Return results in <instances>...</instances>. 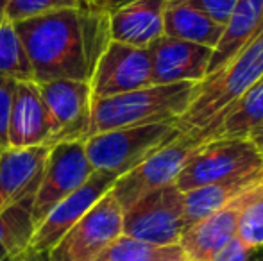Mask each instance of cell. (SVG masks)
Returning <instances> with one entry per match:
<instances>
[{
	"label": "cell",
	"mask_w": 263,
	"mask_h": 261,
	"mask_svg": "<svg viewBox=\"0 0 263 261\" xmlns=\"http://www.w3.org/2000/svg\"><path fill=\"white\" fill-rule=\"evenodd\" d=\"M13 25L38 84L59 79L90 83L99 57L111 42L106 14L79 7L52 11Z\"/></svg>",
	"instance_id": "1"
},
{
	"label": "cell",
	"mask_w": 263,
	"mask_h": 261,
	"mask_svg": "<svg viewBox=\"0 0 263 261\" xmlns=\"http://www.w3.org/2000/svg\"><path fill=\"white\" fill-rule=\"evenodd\" d=\"M263 77V27L261 31L228 61L220 70L210 73L202 83L194 102L177 127L186 134L202 138L222 115Z\"/></svg>",
	"instance_id": "2"
},
{
	"label": "cell",
	"mask_w": 263,
	"mask_h": 261,
	"mask_svg": "<svg viewBox=\"0 0 263 261\" xmlns=\"http://www.w3.org/2000/svg\"><path fill=\"white\" fill-rule=\"evenodd\" d=\"M199 90V83L151 84L117 97L91 101L88 138L99 132L176 122L186 113Z\"/></svg>",
	"instance_id": "3"
},
{
	"label": "cell",
	"mask_w": 263,
	"mask_h": 261,
	"mask_svg": "<svg viewBox=\"0 0 263 261\" xmlns=\"http://www.w3.org/2000/svg\"><path fill=\"white\" fill-rule=\"evenodd\" d=\"M181 134L183 131L176 122H158L99 132L90 136L84 147L93 170L118 179Z\"/></svg>",
	"instance_id": "4"
},
{
	"label": "cell",
	"mask_w": 263,
	"mask_h": 261,
	"mask_svg": "<svg viewBox=\"0 0 263 261\" xmlns=\"http://www.w3.org/2000/svg\"><path fill=\"white\" fill-rule=\"evenodd\" d=\"M261 170L263 152L249 138L204 139V145L188 161L174 185L184 193Z\"/></svg>",
	"instance_id": "5"
},
{
	"label": "cell",
	"mask_w": 263,
	"mask_h": 261,
	"mask_svg": "<svg viewBox=\"0 0 263 261\" xmlns=\"http://www.w3.org/2000/svg\"><path fill=\"white\" fill-rule=\"evenodd\" d=\"M202 145H204L202 138L183 132L179 138L159 149L138 167L120 175L115 181L111 193L118 200L122 211L131 208L142 197L149 195L159 188L174 185L176 179L179 177L181 170L201 150Z\"/></svg>",
	"instance_id": "6"
},
{
	"label": "cell",
	"mask_w": 263,
	"mask_h": 261,
	"mask_svg": "<svg viewBox=\"0 0 263 261\" xmlns=\"http://www.w3.org/2000/svg\"><path fill=\"white\" fill-rule=\"evenodd\" d=\"M124 211L111 193L99 198L47 252L49 261H95L122 234Z\"/></svg>",
	"instance_id": "7"
},
{
	"label": "cell",
	"mask_w": 263,
	"mask_h": 261,
	"mask_svg": "<svg viewBox=\"0 0 263 261\" xmlns=\"http://www.w3.org/2000/svg\"><path fill=\"white\" fill-rule=\"evenodd\" d=\"M184 229V195L176 185L142 197L124 211L122 234L147 244L176 245Z\"/></svg>",
	"instance_id": "8"
},
{
	"label": "cell",
	"mask_w": 263,
	"mask_h": 261,
	"mask_svg": "<svg viewBox=\"0 0 263 261\" xmlns=\"http://www.w3.org/2000/svg\"><path fill=\"white\" fill-rule=\"evenodd\" d=\"M84 142H63L50 147L38 188L32 197V222L38 226L55 204L73 193L93 174Z\"/></svg>",
	"instance_id": "9"
},
{
	"label": "cell",
	"mask_w": 263,
	"mask_h": 261,
	"mask_svg": "<svg viewBox=\"0 0 263 261\" xmlns=\"http://www.w3.org/2000/svg\"><path fill=\"white\" fill-rule=\"evenodd\" d=\"M38 86L49 118V145L86 142L91 118L90 84L84 81L59 79Z\"/></svg>",
	"instance_id": "10"
},
{
	"label": "cell",
	"mask_w": 263,
	"mask_h": 261,
	"mask_svg": "<svg viewBox=\"0 0 263 261\" xmlns=\"http://www.w3.org/2000/svg\"><path fill=\"white\" fill-rule=\"evenodd\" d=\"M91 101L117 97L153 84L149 49L109 42L90 79Z\"/></svg>",
	"instance_id": "11"
},
{
	"label": "cell",
	"mask_w": 263,
	"mask_h": 261,
	"mask_svg": "<svg viewBox=\"0 0 263 261\" xmlns=\"http://www.w3.org/2000/svg\"><path fill=\"white\" fill-rule=\"evenodd\" d=\"M117 177L106 172H97L88 177L81 188L63 198L49 211V215L36 226L34 234L29 242L27 252L31 254H47L50 249L65 236V233L77 224V220L113 188Z\"/></svg>",
	"instance_id": "12"
},
{
	"label": "cell",
	"mask_w": 263,
	"mask_h": 261,
	"mask_svg": "<svg viewBox=\"0 0 263 261\" xmlns=\"http://www.w3.org/2000/svg\"><path fill=\"white\" fill-rule=\"evenodd\" d=\"M263 183L243 192L224 208L188 226L181 234L179 245L188 261H210L211 256L238 231V222L246 206L261 192Z\"/></svg>",
	"instance_id": "13"
},
{
	"label": "cell",
	"mask_w": 263,
	"mask_h": 261,
	"mask_svg": "<svg viewBox=\"0 0 263 261\" xmlns=\"http://www.w3.org/2000/svg\"><path fill=\"white\" fill-rule=\"evenodd\" d=\"M153 84L202 83L208 77L213 49L161 36L149 47Z\"/></svg>",
	"instance_id": "14"
},
{
	"label": "cell",
	"mask_w": 263,
	"mask_h": 261,
	"mask_svg": "<svg viewBox=\"0 0 263 261\" xmlns=\"http://www.w3.org/2000/svg\"><path fill=\"white\" fill-rule=\"evenodd\" d=\"M49 118L38 83H16L7 120V149L49 145Z\"/></svg>",
	"instance_id": "15"
},
{
	"label": "cell",
	"mask_w": 263,
	"mask_h": 261,
	"mask_svg": "<svg viewBox=\"0 0 263 261\" xmlns=\"http://www.w3.org/2000/svg\"><path fill=\"white\" fill-rule=\"evenodd\" d=\"M166 0H136L107 16L109 39L136 49H149L163 36Z\"/></svg>",
	"instance_id": "16"
},
{
	"label": "cell",
	"mask_w": 263,
	"mask_h": 261,
	"mask_svg": "<svg viewBox=\"0 0 263 261\" xmlns=\"http://www.w3.org/2000/svg\"><path fill=\"white\" fill-rule=\"evenodd\" d=\"M49 150L40 145L0 152V211L36 192Z\"/></svg>",
	"instance_id": "17"
},
{
	"label": "cell",
	"mask_w": 263,
	"mask_h": 261,
	"mask_svg": "<svg viewBox=\"0 0 263 261\" xmlns=\"http://www.w3.org/2000/svg\"><path fill=\"white\" fill-rule=\"evenodd\" d=\"M263 27V0H238L224 24L220 42L211 54L208 75L235 57Z\"/></svg>",
	"instance_id": "18"
},
{
	"label": "cell",
	"mask_w": 263,
	"mask_h": 261,
	"mask_svg": "<svg viewBox=\"0 0 263 261\" xmlns=\"http://www.w3.org/2000/svg\"><path fill=\"white\" fill-rule=\"evenodd\" d=\"M224 25L210 18L201 7L190 0H166L163 18V36L183 39L215 49L220 42Z\"/></svg>",
	"instance_id": "19"
},
{
	"label": "cell",
	"mask_w": 263,
	"mask_h": 261,
	"mask_svg": "<svg viewBox=\"0 0 263 261\" xmlns=\"http://www.w3.org/2000/svg\"><path fill=\"white\" fill-rule=\"evenodd\" d=\"M260 183H263V170L184 192V224L186 227L215 213L217 209L224 208L226 204H229L238 195H242L243 192Z\"/></svg>",
	"instance_id": "20"
},
{
	"label": "cell",
	"mask_w": 263,
	"mask_h": 261,
	"mask_svg": "<svg viewBox=\"0 0 263 261\" xmlns=\"http://www.w3.org/2000/svg\"><path fill=\"white\" fill-rule=\"evenodd\" d=\"M263 122V77L249 88L218 122L206 132L204 139L249 138V134Z\"/></svg>",
	"instance_id": "21"
},
{
	"label": "cell",
	"mask_w": 263,
	"mask_h": 261,
	"mask_svg": "<svg viewBox=\"0 0 263 261\" xmlns=\"http://www.w3.org/2000/svg\"><path fill=\"white\" fill-rule=\"evenodd\" d=\"M32 197L34 193L0 211V261H20L27 252L36 229L32 222Z\"/></svg>",
	"instance_id": "22"
},
{
	"label": "cell",
	"mask_w": 263,
	"mask_h": 261,
	"mask_svg": "<svg viewBox=\"0 0 263 261\" xmlns=\"http://www.w3.org/2000/svg\"><path fill=\"white\" fill-rule=\"evenodd\" d=\"M95 261H188V258L179 244L154 245L120 234Z\"/></svg>",
	"instance_id": "23"
},
{
	"label": "cell",
	"mask_w": 263,
	"mask_h": 261,
	"mask_svg": "<svg viewBox=\"0 0 263 261\" xmlns=\"http://www.w3.org/2000/svg\"><path fill=\"white\" fill-rule=\"evenodd\" d=\"M0 75L16 83L34 81L27 52L11 22H0Z\"/></svg>",
	"instance_id": "24"
},
{
	"label": "cell",
	"mask_w": 263,
	"mask_h": 261,
	"mask_svg": "<svg viewBox=\"0 0 263 261\" xmlns=\"http://www.w3.org/2000/svg\"><path fill=\"white\" fill-rule=\"evenodd\" d=\"M72 7H77V0H11L4 13V20L16 24L27 18H34L52 11L72 9Z\"/></svg>",
	"instance_id": "25"
},
{
	"label": "cell",
	"mask_w": 263,
	"mask_h": 261,
	"mask_svg": "<svg viewBox=\"0 0 263 261\" xmlns=\"http://www.w3.org/2000/svg\"><path fill=\"white\" fill-rule=\"evenodd\" d=\"M236 234L249 247H263V188L242 211Z\"/></svg>",
	"instance_id": "26"
},
{
	"label": "cell",
	"mask_w": 263,
	"mask_h": 261,
	"mask_svg": "<svg viewBox=\"0 0 263 261\" xmlns=\"http://www.w3.org/2000/svg\"><path fill=\"white\" fill-rule=\"evenodd\" d=\"M16 81L0 75V150L7 149V120Z\"/></svg>",
	"instance_id": "27"
},
{
	"label": "cell",
	"mask_w": 263,
	"mask_h": 261,
	"mask_svg": "<svg viewBox=\"0 0 263 261\" xmlns=\"http://www.w3.org/2000/svg\"><path fill=\"white\" fill-rule=\"evenodd\" d=\"M253 251H256V249L249 247L238 234H235L231 240L226 242V244L211 256L210 261H247L249 256L253 254Z\"/></svg>",
	"instance_id": "28"
},
{
	"label": "cell",
	"mask_w": 263,
	"mask_h": 261,
	"mask_svg": "<svg viewBox=\"0 0 263 261\" xmlns=\"http://www.w3.org/2000/svg\"><path fill=\"white\" fill-rule=\"evenodd\" d=\"M197 7H201L210 18H213L215 22H218L220 25H224L228 22L229 14L233 13V9L236 7L238 0H190Z\"/></svg>",
	"instance_id": "29"
},
{
	"label": "cell",
	"mask_w": 263,
	"mask_h": 261,
	"mask_svg": "<svg viewBox=\"0 0 263 261\" xmlns=\"http://www.w3.org/2000/svg\"><path fill=\"white\" fill-rule=\"evenodd\" d=\"M136 0H77V7L88 13H97V14H106L109 16L111 13H115L120 7L127 6Z\"/></svg>",
	"instance_id": "30"
},
{
	"label": "cell",
	"mask_w": 263,
	"mask_h": 261,
	"mask_svg": "<svg viewBox=\"0 0 263 261\" xmlns=\"http://www.w3.org/2000/svg\"><path fill=\"white\" fill-rule=\"evenodd\" d=\"M249 139H251L253 143H256L258 149H260V145L263 143V122H261L260 126H258L253 132H251V134H249Z\"/></svg>",
	"instance_id": "31"
},
{
	"label": "cell",
	"mask_w": 263,
	"mask_h": 261,
	"mask_svg": "<svg viewBox=\"0 0 263 261\" xmlns=\"http://www.w3.org/2000/svg\"><path fill=\"white\" fill-rule=\"evenodd\" d=\"M20 261H49V259H47V254H31V252H25L24 258Z\"/></svg>",
	"instance_id": "32"
},
{
	"label": "cell",
	"mask_w": 263,
	"mask_h": 261,
	"mask_svg": "<svg viewBox=\"0 0 263 261\" xmlns=\"http://www.w3.org/2000/svg\"><path fill=\"white\" fill-rule=\"evenodd\" d=\"M247 261H263V247L253 251V254L249 256V259H247Z\"/></svg>",
	"instance_id": "33"
},
{
	"label": "cell",
	"mask_w": 263,
	"mask_h": 261,
	"mask_svg": "<svg viewBox=\"0 0 263 261\" xmlns=\"http://www.w3.org/2000/svg\"><path fill=\"white\" fill-rule=\"evenodd\" d=\"M11 0H0V22L4 20V13H6V7L7 4H9Z\"/></svg>",
	"instance_id": "34"
},
{
	"label": "cell",
	"mask_w": 263,
	"mask_h": 261,
	"mask_svg": "<svg viewBox=\"0 0 263 261\" xmlns=\"http://www.w3.org/2000/svg\"><path fill=\"white\" fill-rule=\"evenodd\" d=\"M260 150H261V152H263V143H261V145H260Z\"/></svg>",
	"instance_id": "35"
},
{
	"label": "cell",
	"mask_w": 263,
	"mask_h": 261,
	"mask_svg": "<svg viewBox=\"0 0 263 261\" xmlns=\"http://www.w3.org/2000/svg\"><path fill=\"white\" fill-rule=\"evenodd\" d=\"M170 2H176V0H170Z\"/></svg>",
	"instance_id": "36"
},
{
	"label": "cell",
	"mask_w": 263,
	"mask_h": 261,
	"mask_svg": "<svg viewBox=\"0 0 263 261\" xmlns=\"http://www.w3.org/2000/svg\"><path fill=\"white\" fill-rule=\"evenodd\" d=\"M0 152H2V150H0Z\"/></svg>",
	"instance_id": "37"
},
{
	"label": "cell",
	"mask_w": 263,
	"mask_h": 261,
	"mask_svg": "<svg viewBox=\"0 0 263 261\" xmlns=\"http://www.w3.org/2000/svg\"><path fill=\"white\" fill-rule=\"evenodd\" d=\"M22 258H24V256H22Z\"/></svg>",
	"instance_id": "38"
}]
</instances>
